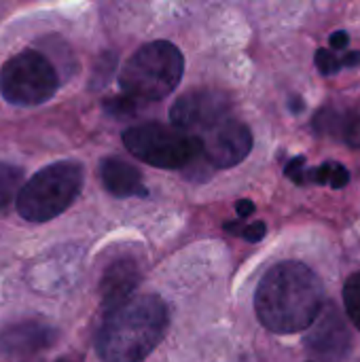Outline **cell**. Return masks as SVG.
Masks as SVG:
<instances>
[{"label":"cell","mask_w":360,"mask_h":362,"mask_svg":"<svg viewBox=\"0 0 360 362\" xmlns=\"http://www.w3.org/2000/svg\"><path fill=\"white\" fill-rule=\"evenodd\" d=\"M325 301L318 276L303 263L274 265L255 295V312L261 325L274 333H299L312 327Z\"/></svg>","instance_id":"1"},{"label":"cell","mask_w":360,"mask_h":362,"mask_svg":"<svg viewBox=\"0 0 360 362\" xmlns=\"http://www.w3.org/2000/svg\"><path fill=\"white\" fill-rule=\"evenodd\" d=\"M166 329L168 308L159 297H132L108 312L95 348L104 362H142L159 346Z\"/></svg>","instance_id":"2"},{"label":"cell","mask_w":360,"mask_h":362,"mask_svg":"<svg viewBox=\"0 0 360 362\" xmlns=\"http://www.w3.org/2000/svg\"><path fill=\"white\" fill-rule=\"evenodd\" d=\"M185 72L180 49L168 40H155L140 47L123 66L119 83L129 95L144 102H157L170 95Z\"/></svg>","instance_id":"3"},{"label":"cell","mask_w":360,"mask_h":362,"mask_svg":"<svg viewBox=\"0 0 360 362\" xmlns=\"http://www.w3.org/2000/svg\"><path fill=\"white\" fill-rule=\"evenodd\" d=\"M83 187V165L59 161L36 172L17 195V212L30 223L59 216L76 199Z\"/></svg>","instance_id":"4"},{"label":"cell","mask_w":360,"mask_h":362,"mask_svg":"<svg viewBox=\"0 0 360 362\" xmlns=\"http://www.w3.org/2000/svg\"><path fill=\"white\" fill-rule=\"evenodd\" d=\"M123 144L136 159L161 170L185 168L202 155L199 136L161 123L129 127L123 134Z\"/></svg>","instance_id":"5"},{"label":"cell","mask_w":360,"mask_h":362,"mask_svg":"<svg viewBox=\"0 0 360 362\" xmlns=\"http://www.w3.org/2000/svg\"><path fill=\"white\" fill-rule=\"evenodd\" d=\"M59 87L53 64L38 51H21L0 70V93L17 106H36L53 98Z\"/></svg>","instance_id":"6"},{"label":"cell","mask_w":360,"mask_h":362,"mask_svg":"<svg viewBox=\"0 0 360 362\" xmlns=\"http://www.w3.org/2000/svg\"><path fill=\"white\" fill-rule=\"evenodd\" d=\"M231 102L227 93L216 89H193L180 95L170 108V121L182 132L204 134L229 117Z\"/></svg>","instance_id":"7"},{"label":"cell","mask_w":360,"mask_h":362,"mask_svg":"<svg viewBox=\"0 0 360 362\" xmlns=\"http://www.w3.org/2000/svg\"><path fill=\"white\" fill-rule=\"evenodd\" d=\"M202 155L214 168H233L244 161L252 148V132L238 119H223L202 134Z\"/></svg>","instance_id":"8"},{"label":"cell","mask_w":360,"mask_h":362,"mask_svg":"<svg viewBox=\"0 0 360 362\" xmlns=\"http://www.w3.org/2000/svg\"><path fill=\"white\" fill-rule=\"evenodd\" d=\"M310 352L320 362H342L352 350V335L335 305L320 310L306 339Z\"/></svg>","instance_id":"9"},{"label":"cell","mask_w":360,"mask_h":362,"mask_svg":"<svg viewBox=\"0 0 360 362\" xmlns=\"http://www.w3.org/2000/svg\"><path fill=\"white\" fill-rule=\"evenodd\" d=\"M55 341V331L40 322H21L8 327L0 335V352L4 356H30L49 348Z\"/></svg>","instance_id":"10"},{"label":"cell","mask_w":360,"mask_h":362,"mask_svg":"<svg viewBox=\"0 0 360 362\" xmlns=\"http://www.w3.org/2000/svg\"><path fill=\"white\" fill-rule=\"evenodd\" d=\"M138 278H140V272L132 259H119L112 265H108L100 282V295H102V303L106 312L132 299L129 295L138 286Z\"/></svg>","instance_id":"11"},{"label":"cell","mask_w":360,"mask_h":362,"mask_svg":"<svg viewBox=\"0 0 360 362\" xmlns=\"http://www.w3.org/2000/svg\"><path fill=\"white\" fill-rule=\"evenodd\" d=\"M100 178L108 193L115 197H132V195H146L142 185V174L127 161L119 157H108L100 165Z\"/></svg>","instance_id":"12"},{"label":"cell","mask_w":360,"mask_h":362,"mask_svg":"<svg viewBox=\"0 0 360 362\" xmlns=\"http://www.w3.org/2000/svg\"><path fill=\"white\" fill-rule=\"evenodd\" d=\"M23 182V172L11 163H0V210L11 204L15 195H19Z\"/></svg>","instance_id":"13"},{"label":"cell","mask_w":360,"mask_h":362,"mask_svg":"<svg viewBox=\"0 0 360 362\" xmlns=\"http://www.w3.org/2000/svg\"><path fill=\"white\" fill-rule=\"evenodd\" d=\"M348 123H350V117L333 110V108H325L316 115L314 119V127L316 132L320 134H333V136H342L346 138V132H348Z\"/></svg>","instance_id":"14"},{"label":"cell","mask_w":360,"mask_h":362,"mask_svg":"<svg viewBox=\"0 0 360 362\" xmlns=\"http://www.w3.org/2000/svg\"><path fill=\"white\" fill-rule=\"evenodd\" d=\"M344 305L350 316V320L360 331V274L350 276V280L344 286Z\"/></svg>","instance_id":"15"},{"label":"cell","mask_w":360,"mask_h":362,"mask_svg":"<svg viewBox=\"0 0 360 362\" xmlns=\"http://www.w3.org/2000/svg\"><path fill=\"white\" fill-rule=\"evenodd\" d=\"M140 102H144V100L125 93V95H117V98L106 100L104 108H106L108 115H112L117 119H125V117H132V115H136L140 110Z\"/></svg>","instance_id":"16"},{"label":"cell","mask_w":360,"mask_h":362,"mask_svg":"<svg viewBox=\"0 0 360 362\" xmlns=\"http://www.w3.org/2000/svg\"><path fill=\"white\" fill-rule=\"evenodd\" d=\"M115 66H117V55L104 53V55L100 57L98 66H95V72H93V87H104L106 81L110 78Z\"/></svg>","instance_id":"17"},{"label":"cell","mask_w":360,"mask_h":362,"mask_svg":"<svg viewBox=\"0 0 360 362\" xmlns=\"http://www.w3.org/2000/svg\"><path fill=\"white\" fill-rule=\"evenodd\" d=\"M316 66H318V70H320L323 74H335L344 64H342V59L335 57L331 51L318 49V51H316Z\"/></svg>","instance_id":"18"},{"label":"cell","mask_w":360,"mask_h":362,"mask_svg":"<svg viewBox=\"0 0 360 362\" xmlns=\"http://www.w3.org/2000/svg\"><path fill=\"white\" fill-rule=\"evenodd\" d=\"M286 176L293 180V182H297V185H303L306 180H308V170H306V157H295V159H291L289 161V165H286Z\"/></svg>","instance_id":"19"},{"label":"cell","mask_w":360,"mask_h":362,"mask_svg":"<svg viewBox=\"0 0 360 362\" xmlns=\"http://www.w3.org/2000/svg\"><path fill=\"white\" fill-rule=\"evenodd\" d=\"M265 231H267V227H265V223H252V225H248V227H244L242 229V238L246 240V242H261L263 238H265Z\"/></svg>","instance_id":"20"},{"label":"cell","mask_w":360,"mask_h":362,"mask_svg":"<svg viewBox=\"0 0 360 362\" xmlns=\"http://www.w3.org/2000/svg\"><path fill=\"white\" fill-rule=\"evenodd\" d=\"M348 180H350V172H348L344 165L333 163V172H331V180H329V185H331L333 189H342V187H346V185H348Z\"/></svg>","instance_id":"21"},{"label":"cell","mask_w":360,"mask_h":362,"mask_svg":"<svg viewBox=\"0 0 360 362\" xmlns=\"http://www.w3.org/2000/svg\"><path fill=\"white\" fill-rule=\"evenodd\" d=\"M348 42H350V36H348V32H344V30H337V32H333V34H331V47H333V49L342 51V49H346V47H348Z\"/></svg>","instance_id":"22"},{"label":"cell","mask_w":360,"mask_h":362,"mask_svg":"<svg viewBox=\"0 0 360 362\" xmlns=\"http://www.w3.org/2000/svg\"><path fill=\"white\" fill-rule=\"evenodd\" d=\"M236 210H238V216H240V218H246V216H250V214L255 212V204H252L250 199H240V202L236 204Z\"/></svg>","instance_id":"23"},{"label":"cell","mask_w":360,"mask_h":362,"mask_svg":"<svg viewBox=\"0 0 360 362\" xmlns=\"http://www.w3.org/2000/svg\"><path fill=\"white\" fill-rule=\"evenodd\" d=\"M342 64H344L346 68H356L360 64V53L359 51H348V53L342 57Z\"/></svg>","instance_id":"24"},{"label":"cell","mask_w":360,"mask_h":362,"mask_svg":"<svg viewBox=\"0 0 360 362\" xmlns=\"http://www.w3.org/2000/svg\"><path fill=\"white\" fill-rule=\"evenodd\" d=\"M291 108H293V112H303V108H306V104H303V100L299 98V95H293V102H291Z\"/></svg>","instance_id":"25"},{"label":"cell","mask_w":360,"mask_h":362,"mask_svg":"<svg viewBox=\"0 0 360 362\" xmlns=\"http://www.w3.org/2000/svg\"><path fill=\"white\" fill-rule=\"evenodd\" d=\"M57 362H70V361H57Z\"/></svg>","instance_id":"26"}]
</instances>
